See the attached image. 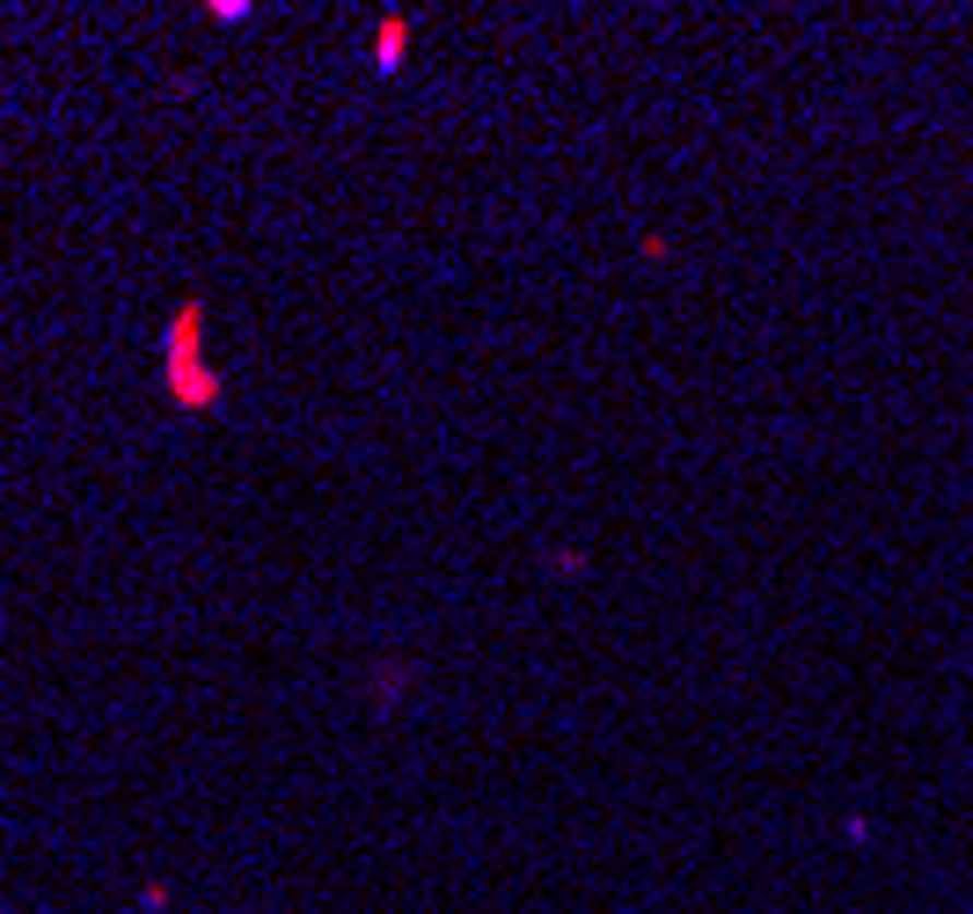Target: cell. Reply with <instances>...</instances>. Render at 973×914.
Returning a JSON list of instances; mask_svg holds the SVG:
<instances>
[{
  "instance_id": "obj_1",
  "label": "cell",
  "mask_w": 973,
  "mask_h": 914,
  "mask_svg": "<svg viewBox=\"0 0 973 914\" xmlns=\"http://www.w3.org/2000/svg\"><path fill=\"white\" fill-rule=\"evenodd\" d=\"M162 395L183 417H213L227 403V373L205 352V300H176V314L162 322Z\"/></svg>"
},
{
  "instance_id": "obj_4",
  "label": "cell",
  "mask_w": 973,
  "mask_h": 914,
  "mask_svg": "<svg viewBox=\"0 0 973 914\" xmlns=\"http://www.w3.org/2000/svg\"><path fill=\"white\" fill-rule=\"evenodd\" d=\"M373 696H381V702H395V696H403V658H389V666H381V680H373Z\"/></svg>"
},
{
  "instance_id": "obj_2",
  "label": "cell",
  "mask_w": 973,
  "mask_h": 914,
  "mask_svg": "<svg viewBox=\"0 0 973 914\" xmlns=\"http://www.w3.org/2000/svg\"><path fill=\"white\" fill-rule=\"evenodd\" d=\"M403 59H411V15L389 8V15L373 23V73H403Z\"/></svg>"
},
{
  "instance_id": "obj_3",
  "label": "cell",
  "mask_w": 973,
  "mask_h": 914,
  "mask_svg": "<svg viewBox=\"0 0 973 914\" xmlns=\"http://www.w3.org/2000/svg\"><path fill=\"white\" fill-rule=\"evenodd\" d=\"M169 900H176L169 878H146V886H140V914H169Z\"/></svg>"
},
{
  "instance_id": "obj_5",
  "label": "cell",
  "mask_w": 973,
  "mask_h": 914,
  "mask_svg": "<svg viewBox=\"0 0 973 914\" xmlns=\"http://www.w3.org/2000/svg\"><path fill=\"white\" fill-rule=\"evenodd\" d=\"M205 15H213V23H249V0H213Z\"/></svg>"
}]
</instances>
